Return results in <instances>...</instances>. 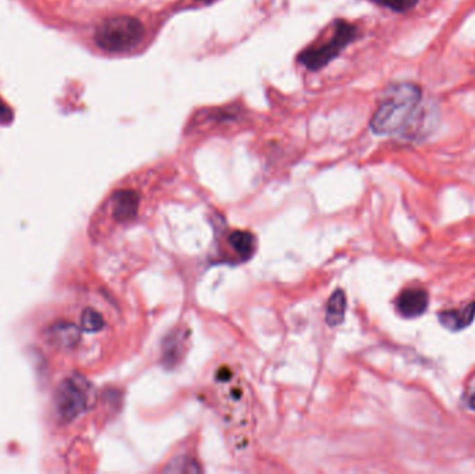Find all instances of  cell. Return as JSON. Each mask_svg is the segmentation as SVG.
Segmentation results:
<instances>
[{"label":"cell","instance_id":"obj_1","mask_svg":"<svg viewBox=\"0 0 475 474\" xmlns=\"http://www.w3.org/2000/svg\"><path fill=\"white\" fill-rule=\"evenodd\" d=\"M421 102V90L408 83L388 88L377 108L370 127L377 135H393L404 131Z\"/></svg>","mask_w":475,"mask_h":474},{"label":"cell","instance_id":"obj_2","mask_svg":"<svg viewBox=\"0 0 475 474\" xmlns=\"http://www.w3.org/2000/svg\"><path fill=\"white\" fill-rule=\"evenodd\" d=\"M145 27L132 16H114L103 20L95 31L96 45L109 53H126L145 38Z\"/></svg>","mask_w":475,"mask_h":474},{"label":"cell","instance_id":"obj_3","mask_svg":"<svg viewBox=\"0 0 475 474\" xmlns=\"http://www.w3.org/2000/svg\"><path fill=\"white\" fill-rule=\"evenodd\" d=\"M356 38L357 27L345 20H338L334 24L332 37L320 46L302 51L297 56V62L310 71H318L336 59Z\"/></svg>","mask_w":475,"mask_h":474},{"label":"cell","instance_id":"obj_4","mask_svg":"<svg viewBox=\"0 0 475 474\" xmlns=\"http://www.w3.org/2000/svg\"><path fill=\"white\" fill-rule=\"evenodd\" d=\"M428 307V294L420 288L403 291L397 298V310L403 317L414 319L421 316Z\"/></svg>","mask_w":475,"mask_h":474},{"label":"cell","instance_id":"obj_5","mask_svg":"<svg viewBox=\"0 0 475 474\" xmlns=\"http://www.w3.org/2000/svg\"><path fill=\"white\" fill-rule=\"evenodd\" d=\"M139 196L135 191L121 189L117 191L112 198V214L119 223L134 219L138 213Z\"/></svg>","mask_w":475,"mask_h":474},{"label":"cell","instance_id":"obj_6","mask_svg":"<svg viewBox=\"0 0 475 474\" xmlns=\"http://www.w3.org/2000/svg\"><path fill=\"white\" fill-rule=\"evenodd\" d=\"M85 406V396L76 384H67L60 392V410L63 416L71 418L81 413Z\"/></svg>","mask_w":475,"mask_h":474},{"label":"cell","instance_id":"obj_7","mask_svg":"<svg viewBox=\"0 0 475 474\" xmlns=\"http://www.w3.org/2000/svg\"><path fill=\"white\" fill-rule=\"evenodd\" d=\"M475 317V302L457 310H446L439 313V321L453 331L463 330L469 325Z\"/></svg>","mask_w":475,"mask_h":474},{"label":"cell","instance_id":"obj_8","mask_svg":"<svg viewBox=\"0 0 475 474\" xmlns=\"http://www.w3.org/2000/svg\"><path fill=\"white\" fill-rule=\"evenodd\" d=\"M184 334L181 331L170 332L163 344V363L167 367L178 364L184 350Z\"/></svg>","mask_w":475,"mask_h":474},{"label":"cell","instance_id":"obj_9","mask_svg":"<svg viewBox=\"0 0 475 474\" xmlns=\"http://www.w3.org/2000/svg\"><path fill=\"white\" fill-rule=\"evenodd\" d=\"M346 312V296L342 289H336L327 302L325 320L329 325H338L343 321Z\"/></svg>","mask_w":475,"mask_h":474},{"label":"cell","instance_id":"obj_10","mask_svg":"<svg viewBox=\"0 0 475 474\" xmlns=\"http://www.w3.org/2000/svg\"><path fill=\"white\" fill-rule=\"evenodd\" d=\"M228 242L232 246V249L235 251V253L242 260H248L253 255V252H254L256 239H254V237L250 232L234 231V232L230 234Z\"/></svg>","mask_w":475,"mask_h":474},{"label":"cell","instance_id":"obj_11","mask_svg":"<svg viewBox=\"0 0 475 474\" xmlns=\"http://www.w3.org/2000/svg\"><path fill=\"white\" fill-rule=\"evenodd\" d=\"M370 2L397 13H404L417 3V0H370Z\"/></svg>","mask_w":475,"mask_h":474},{"label":"cell","instance_id":"obj_12","mask_svg":"<svg viewBox=\"0 0 475 474\" xmlns=\"http://www.w3.org/2000/svg\"><path fill=\"white\" fill-rule=\"evenodd\" d=\"M83 325L87 331H98L103 327V319L98 312L88 309L83 317Z\"/></svg>","mask_w":475,"mask_h":474},{"label":"cell","instance_id":"obj_13","mask_svg":"<svg viewBox=\"0 0 475 474\" xmlns=\"http://www.w3.org/2000/svg\"><path fill=\"white\" fill-rule=\"evenodd\" d=\"M468 405L471 406V409L475 410V392L469 396V400H468Z\"/></svg>","mask_w":475,"mask_h":474},{"label":"cell","instance_id":"obj_14","mask_svg":"<svg viewBox=\"0 0 475 474\" xmlns=\"http://www.w3.org/2000/svg\"><path fill=\"white\" fill-rule=\"evenodd\" d=\"M198 2H202V3H213L214 2V0H198Z\"/></svg>","mask_w":475,"mask_h":474}]
</instances>
